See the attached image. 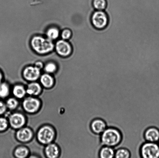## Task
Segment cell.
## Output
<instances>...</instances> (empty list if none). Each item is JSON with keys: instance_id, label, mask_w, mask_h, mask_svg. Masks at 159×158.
Instances as JSON below:
<instances>
[{"instance_id": "19", "label": "cell", "mask_w": 159, "mask_h": 158, "mask_svg": "<svg viewBox=\"0 0 159 158\" xmlns=\"http://www.w3.org/2000/svg\"><path fill=\"white\" fill-rule=\"evenodd\" d=\"M40 82L45 87L50 88L53 84L54 80L51 76L48 74H44L41 76Z\"/></svg>"}, {"instance_id": "16", "label": "cell", "mask_w": 159, "mask_h": 158, "mask_svg": "<svg viewBox=\"0 0 159 158\" xmlns=\"http://www.w3.org/2000/svg\"><path fill=\"white\" fill-rule=\"evenodd\" d=\"M41 91V88L39 84L37 83H32L28 86L26 92L31 95H37Z\"/></svg>"}, {"instance_id": "22", "label": "cell", "mask_w": 159, "mask_h": 158, "mask_svg": "<svg viewBox=\"0 0 159 158\" xmlns=\"http://www.w3.org/2000/svg\"><path fill=\"white\" fill-rule=\"evenodd\" d=\"M9 92L8 85L5 83H0V98H4L7 97Z\"/></svg>"}, {"instance_id": "3", "label": "cell", "mask_w": 159, "mask_h": 158, "mask_svg": "<svg viewBox=\"0 0 159 158\" xmlns=\"http://www.w3.org/2000/svg\"><path fill=\"white\" fill-rule=\"evenodd\" d=\"M90 21L95 29L99 30H103L108 26L109 16L105 11L95 10L91 14Z\"/></svg>"}, {"instance_id": "21", "label": "cell", "mask_w": 159, "mask_h": 158, "mask_svg": "<svg viewBox=\"0 0 159 158\" xmlns=\"http://www.w3.org/2000/svg\"><path fill=\"white\" fill-rule=\"evenodd\" d=\"M13 92L16 97L21 98L25 95L26 91L23 86H16L14 88Z\"/></svg>"}, {"instance_id": "24", "label": "cell", "mask_w": 159, "mask_h": 158, "mask_svg": "<svg viewBox=\"0 0 159 158\" xmlns=\"http://www.w3.org/2000/svg\"><path fill=\"white\" fill-rule=\"evenodd\" d=\"M18 103L15 99L10 98L8 99L6 102V106L10 109H14L16 107Z\"/></svg>"}, {"instance_id": "28", "label": "cell", "mask_w": 159, "mask_h": 158, "mask_svg": "<svg viewBox=\"0 0 159 158\" xmlns=\"http://www.w3.org/2000/svg\"><path fill=\"white\" fill-rule=\"evenodd\" d=\"M35 66L39 69H41L43 67V63L41 62H37L35 63Z\"/></svg>"}, {"instance_id": "30", "label": "cell", "mask_w": 159, "mask_h": 158, "mask_svg": "<svg viewBox=\"0 0 159 158\" xmlns=\"http://www.w3.org/2000/svg\"><path fill=\"white\" fill-rule=\"evenodd\" d=\"M28 158H40L38 156H30V157H28Z\"/></svg>"}, {"instance_id": "25", "label": "cell", "mask_w": 159, "mask_h": 158, "mask_svg": "<svg viewBox=\"0 0 159 158\" xmlns=\"http://www.w3.org/2000/svg\"><path fill=\"white\" fill-rule=\"evenodd\" d=\"M8 122L4 117H0V131H3L7 129Z\"/></svg>"}, {"instance_id": "5", "label": "cell", "mask_w": 159, "mask_h": 158, "mask_svg": "<svg viewBox=\"0 0 159 158\" xmlns=\"http://www.w3.org/2000/svg\"><path fill=\"white\" fill-rule=\"evenodd\" d=\"M54 136V131L52 128L48 126L41 128L38 134L39 140L43 144H48L52 141Z\"/></svg>"}, {"instance_id": "6", "label": "cell", "mask_w": 159, "mask_h": 158, "mask_svg": "<svg viewBox=\"0 0 159 158\" xmlns=\"http://www.w3.org/2000/svg\"><path fill=\"white\" fill-rule=\"evenodd\" d=\"M56 49L58 55L62 57L70 55L72 51L71 45L65 40H60L57 42Z\"/></svg>"}, {"instance_id": "10", "label": "cell", "mask_w": 159, "mask_h": 158, "mask_svg": "<svg viewBox=\"0 0 159 158\" xmlns=\"http://www.w3.org/2000/svg\"><path fill=\"white\" fill-rule=\"evenodd\" d=\"M23 106L26 111L29 113H33L37 111L39 107L40 103L36 99L29 97L24 100Z\"/></svg>"}, {"instance_id": "12", "label": "cell", "mask_w": 159, "mask_h": 158, "mask_svg": "<svg viewBox=\"0 0 159 158\" xmlns=\"http://www.w3.org/2000/svg\"><path fill=\"white\" fill-rule=\"evenodd\" d=\"M47 158H58L60 155V150L54 144H51L46 147L44 151Z\"/></svg>"}, {"instance_id": "14", "label": "cell", "mask_w": 159, "mask_h": 158, "mask_svg": "<svg viewBox=\"0 0 159 158\" xmlns=\"http://www.w3.org/2000/svg\"><path fill=\"white\" fill-rule=\"evenodd\" d=\"M17 136L19 140L21 141L27 142L32 138V131L27 128H23L18 131Z\"/></svg>"}, {"instance_id": "7", "label": "cell", "mask_w": 159, "mask_h": 158, "mask_svg": "<svg viewBox=\"0 0 159 158\" xmlns=\"http://www.w3.org/2000/svg\"><path fill=\"white\" fill-rule=\"evenodd\" d=\"M107 127L106 122L102 119L96 118L92 121L90 128L94 134L100 135Z\"/></svg>"}, {"instance_id": "4", "label": "cell", "mask_w": 159, "mask_h": 158, "mask_svg": "<svg viewBox=\"0 0 159 158\" xmlns=\"http://www.w3.org/2000/svg\"><path fill=\"white\" fill-rule=\"evenodd\" d=\"M142 158H159L158 143L146 142L140 148Z\"/></svg>"}, {"instance_id": "15", "label": "cell", "mask_w": 159, "mask_h": 158, "mask_svg": "<svg viewBox=\"0 0 159 158\" xmlns=\"http://www.w3.org/2000/svg\"><path fill=\"white\" fill-rule=\"evenodd\" d=\"M13 154L16 158H28L29 157L30 152L26 148L20 147L16 149Z\"/></svg>"}, {"instance_id": "32", "label": "cell", "mask_w": 159, "mask_h": 158, "mask_svg": "<svg viewBox=\"0 0 159 158\" xmlns=\"http://www.w3.org/2000/svg\"><path fill=\"white\" fill-rule=\"evenodd\" d=\"M158 144H159V142H158Z\"/></svg>"}, {"instance_id": "1", "label": "cell", "mask_w": 159, "mask_h": 158, "mask_svg": "<svg viewBox=\"0 0 159 158\" xmlns=\"http://www.w3.org/2000/svg\"><path fill=\"white\" fill-rule=\"evenodd\" d=\"M122 134L119 130L113 127H107L100 135V141L102 146L115 148L121 143Z\"/></svg>"}, {"instance_id": "13", "label": "cell", "mask_w": 159, "mask_h": 158, "mask_svg": "<svg viewBox=\"0 0 159 158\" xmlns=\"http://www.w3.org/2000/svg\"><path fill=\"white\" fill-rule=\"evenodd\" d=\"M115 150L114 148L102 146L99 152V158H114Z\"/></svg>"}, {"instance_id": "18", "label": "cell", "mask_w": 159, "mask_h": 158, "mask_svg": "<svg viewBox=\"0 0 159 158\" xmlns=\"http://www.w3.org/2000/svg\"><path fill=\"white\" fill-rule=\"evenodd\" d=\"M130 153L127 148H120L115 150L114 158H130Z\"/></svg>"}, {"instance_id": "9", "label": "cell", "mask_w": 159, "mask_h": 158, "mask_svg": "<svg viewBox=\"0 0 159 158\" xmlns=\"http://www.w3.org/2000/svg\"><path fill=\"white\" fill-rule=\"evenodd\" d=\"M23 76L26 79L34 81L37 79L40 75V70L35 66H29L24 70Z\"/></svg>"}, {"instance_id": "11", "label": "cell", "mask_w": 159, "mask_h": 158, "mask_svg": "<svg viewBox=\"0 0 159 158\" xmlns=\"http://www.w3.org/2000/svg\"><path fill=\"white\" fill-rule=\"evenodd\" d=\"M9 123L12 127L18 128L22 126L25 123V117L22 114L15 113L9 117Z\"/></svg>"}, {"instance_id": "8", "label": "cell", "mask_w": 159, "mask_h": 158, "mask_svg": "<svg viewBox=\"0 0 159 158\" xmlns=\"http://www.w3.org/2000/svg\"><path fill=\"white\" fill-rule=\"evenodd\" d=\"M144 137L146 142L158 143L159 142V130L155 127H149L146 130Z\"/></svg>"}, {"instance_id": "2", "label": "cell", "mask_w": 159, "mask_h": 158, "mask_svg": "<svg viewBox=\"0 0 159 158\" xmlns=\"http://www.w3.org/2000/svg\"><path fill=\"white\" fill-rule=\"evenodd\" d=\"M31 46L35 52L40 54H45L50 52L54 48L52 40L40 36H35L31 41Z\"/></svg>"}, {"instance_id": "27", "label": "cell", "mask_w": 159, "mask_h": 158, "mask_svg": "<svg viewBox=\"0 0 159 158\" xmlns=\"http://www.w3.org/2000/svg\"><path fill=\"white\" fill-rule=\"evenodd\" d=\"M6 105L3 103L2 101L0 100V115H2L6 112Z\"/></svg>"}, {"instance_id": "29", "label": "cell", "mask_w": 159, "mask_h": 158, "mask_svg": "<svg viewBox=\"0 0 159 158\" xmlns=\"http://www.w3.org/2000/svg\"><path fill=\"white\" fill-rule=\"evenodd\" d=\"M3 79V75L2 72L1 70H0V83H2V81Z\"/></svg>"}, {"instance_id": "20", "label": "cell", "mask_w": 159, "mask_h": 158, "mask_svg": "<svg viewBox=\"0 0 159 158\" xmlns=\"http://www.w3.org/2000/svg\"><path fill=\"white\" fill-rule=\"evenodd\" d=\"M60 32L58 29L56 28H51L47 31L46 35L48 38L51 40L57 39L59 37Z\"/></svg>"}, {"instance_id": "26", "label": "cell", "mask_w": 159, "mask_h": 158, "mask_svg": "<svg viewBox=\"0 0 159 158\" xmlns=\"http://www.w3.org/2000/svg\"><path fill=\"white\" fill-rule=\"evenodd\" d=\"M72 35V32L70 30L68 29H65L62 32L61 37L63 40H66L69 39L71 38Z\"/></svg>"}, {"instance_id": "31", "label": "cell", "mask_w": 159, "mask_h": 158, "mask_svg": "<svg viewBox=\"0 0 159 158\" xmlns=\"http://www.w3.org/2000/svg\"><path fill=\"white\" fill-rule=\"evenodd\" d=\"M4 10H5V6H4Z\"/></svg>"}, {"instance_id": "23", "label": "cell", "mask_w": 159, "mask_h": 158, "mask_svg": "<svg viewBox=\"0 0 159 158\" xmlns=\"http://www.w3.org/2000/svg\"><path fill=\"white\" fill-rule=\"evenodd\" d=\"M57 66L55 63L49 62L47 63L45 66L44 69L46 72L49 73H52L57 70Z\"/></svg>"}, {"instance_id": "17", "label": "cell", "mask_w": 159, "mask_h": 158, "mask_svg": "<svg viewBox=\"0 0 159 158\" xmlns=\"http://www.w3.org/2000/svg\"><path fill=\"white\" fill-rule=\"evenodd\" d=\"M92 6L95 10L105 11L107 6V0H93Z\"/></svg>"}]
</instances>
